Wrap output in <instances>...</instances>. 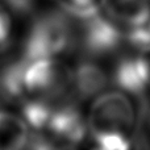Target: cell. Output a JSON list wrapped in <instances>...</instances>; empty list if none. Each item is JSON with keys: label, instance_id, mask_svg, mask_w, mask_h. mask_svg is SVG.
I'll return each mask as SVG.
<instances>
[{"label": "cell", "instance_id": "cell-1", "mask_svg": "<svg viewBox=\"0 0 150 150\" xmlns=\"http://www.w3.org/2000/svg\"><path fill=\"white\" fill-rule=\"evenodd\" d=\"M76 44V23L62 8L41 13L33 21L24 42L23 57L38 58L67 52Z\"/></svg>", "mask_w": 150, "mask_h": 150}, {"label": "cell", "instance_id": "cell-2", "mask_svg": "<svg viewBox=\"0 0 150 150\" xmlns=\"http://www.w3.org/2000/svg\"><path fill=\"white\" fill-rule=\"evenodd\" d=\"M136 109L125 92L111 91L96 96L87 119L91 134L100 132H121L129 134L137 125Z\"/></svg>", "mask_w": 150, "mask_h": 150}, {"label": "cell", "instance_id": "cell-3", "mask_svg": "<svg viewBox=\"0 0 150 150\" xmlns=\"http://www.w3.org/2000/svg\"><path fill=\"white\" fill-rule=\"evenodd\" d=\"M76 23V44L86 55L103 57L113 53L124 38L120 25L101 11Z\"/></svg>", "mask_w": 150, "mask_h": 150}, {"label": "cell", "instance_id": "cell-4", "mask_svg": "<svg viewBox=\"0 0 150 150\" xmlns=\"http://www.w3.org/2000/svg\"><path fill=\"white\" fill-rule=\"evenodd\" d=\"M47 136L54 148H74L84 140L88 132L87 121L83 119L79 108L71 101H62L54 105L46 125Z\"/></svg>", "mask_w": 150, "mask_h": 150}, {"label": "cell", "instance_id": "cell-5", "mask_svg": "<svg viewBox=\"0 0 150 150\" xmlns=\"http://www.w3.org/2000/svg\"><path fill=\"white\" fill-rule=\"evenodd\" d=\"M112 80L122 92L141 96L150 86V61L144 54L122 57L115 66Z\"/></svg>", "mask_w": 150, "mask_h": 150}, {"label": "cell", "instance_id": "cell-6", "mask_svg": "<svg viewBox=\"0 0 150 150\" xmlns=\"http://www.w3.org/2000/svg\"><path fill=\"white\" fill-rule=\"evenodd\" d=\"M108 82L104 69L90 59L80 61L69 70V91L79 100L96 98L105 90Z\"/></svg>", "mask_w": 150, "mask_h": 150}, {"label": "cell", "instance_id": "cell-7", "mask_svg": "<svg viewBox=\"0 0 150 150\" xmlns=\"http://www.w3.org/2000/svg\"><path fill=\"white\" fill-rule=\"evenodd\" d=\"M100 9L117 25L132 28L150 18V0H100Z\"/></svg>", "mask_w": 150, "mask_h": 150}, {"label": "cell", "instance_id": "cell-8", "mask_svg": "<svg viewBox=\"0 0 150 150\" xmlns=\"http://www.w3.org/2000/svg\"><path fill=\"white\" fill-rule=\"evenodd\" d=\"M30 129L21 116L0 109V150H20L28 146Z\"/></svg>", "mask_w": 150, "mask_h": 150}, {"label": "cell", "instance_id": "cell-9", "mask_svg": "<svg viewBox=\"0 0 150 150\" xmlns=\"http://www.w3.org/2000/svg\"><path fill=\"white\" fill-rule=\"evenodd\" d=\"M53 108L54 104L47 99H25L21 108V117L25 120L29 129H32L33 132H44L49 122Z\"/></svg>", "mask_w": 150, "mask_h": 150}, {"label": "cell", "instance_id": "cell-10", "mask_svg": "<svg viewBox=\"0 0 150 150\" xmlns=\"http://www.w3.org/2000/svg\"><path fill=\"white\" fill-rule=\"evenodd\" d=\"M91 136L96 148L103 150H125L132 146L128 134L121 132H100Z\"/></svg>", "mask_w": 150, "mask_h": 150}, {"label": "cell", "instance_id": "cell-11", "mask_svg": "<svg viewBox=\"0 0 150 150\" xmlns=\"http://www.w3.org/2000/svg\"><path fill=\"white\" fill-rule=\"evenodd\" d=\"M125 40L141 53H150V18L142 24L128 28Z\"/></svg>", "mask_w": 150, "mask_h": 150}, {"label": "cell", "instance_id": "cell-12", "mask_svg": "<svg viewBox=\"0 0 150 150\" xmlns=\"http://www.w3.org/2000/svg\"><path fill=\"white\" fill-rule=\"evenodd\" d=\"M11 11L0 3V52H4L11 45L13 36V18Z\"/></svg>", "mask_w": 150, "mask_h": 150}]
</instances>
